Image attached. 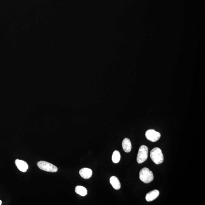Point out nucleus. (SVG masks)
I'll return each mask as SVG.
<instances>
[{
    "mask_svg": "<svg viewBox=\"0 0 205 205\" xmlns=\"http://www.w3.org/2000/svg\"><path fill=\"white\" fill-rule=\"evenodd\" d=\"M121 154L119 151L115 150L113 153L112 160L114 164H117L121 160Z\"/></svg>",
    "mask_w": 205,
    "mask_h": 205,
    "instance_id": "nucleus-12",
    "label": "nucleus"
},
{
    "mask_svg": "<svg viewBox=\"0 0 205 205\" xmlns=\"http://www.w3.org/2000/svg\"><path fill=\"white\" fill-rule=\"evenodd\" d=\"M110 182L114 189L116 190H118L121 189V183L116 177H111L110 178Z\"/></svg>",
    "mask_w": 205,
    "mask_h": 205,
    "instance_id": "nucleus-10",
    "label": "nucleus"
},
{
    "mask_svg": "<svg viewBox=\"0 0 205 205\" xmlns=\"http://www.w3.org/2000/svg\"><path fill=\"white\" fill-rule=\"evenodd\" d=\"M148 156V148L145 145H142L139 149L137 157V161L138 164H141L147 160Z\"/></svg>",
    "mask_w": 205,
    "mask_h": 205,
    "instance_id": "nucleus-3",
    "label": "nucleus"
},
{
    "mask_svg": "<svg viewBox=\"0 0 205 205\" xmlns=\"http://www.w3.org/2000/svg\"><path fill=\"white\" fill-rule=\"evenodd\" d=\"M15 164L19 171L22 172H26L29 168L27 163L23 160L17 159L15 160Z\"/></svg>",
    "mask_w": 205,
    "mask_h": 205,
    "instance_id": "nucleus-6",
    "label": "nucleus"
},
{
    "mask_svg": "<svg viewBox=\"0 0 205 205\" xmlns=\"http://www.w3.org/2000/svg\"><path fill=\"white\" fill-rule=\"evenodd\" d=\"M150 158L156 164H159L164 161V157L161 150L158 147L154 148L150 151Z\"/></svg>",
    "mask_w": 205,
    "mask_h": 205,
    "instance_id": "nucleus-2",
    "label": "nucleus"
},
{
    "mask_svg": "<svg viewBox=\"0 0 205 205\" xmlns=\"http://www.w3.org/2000/svg\"><path fill=\"white\" fill-rule=\"evenodd\" d=\"M75 192L78 194L82 196H84L87 195V189L84 187L81 186H78L75 189Z\"/></svg>",
    "mask_w": 205,
    "mask_h": 205,
    "instance_id": "nucleus-11",
    "label": "nucleus"
},
{
    "mask_svg": "<svg viewBox=\"0 0 205 205\" xmlns=\"http://www.w3.org/2000/svg\"><path fill=\"white\" fill-rule=\"evenodd\" d=\"M2 201L0 200V205H2Z\"/></svg>",
    "mask_w": 205,
    "mask_h": 205,
    "instance_id": "nucleus-13",
    "label": "nucleus"
},
{
    "mask_svg": "<svg viewBox=\"0 0 205 205\" xmlns=\"http://www.w3.org/2000/svg\"><path fill=\"white\" fill-rule=\"evenodd\" d=\"M38 168L43 171L51 172H56L58 168L56 166L48 162L40 161L37 163Z\"/></svg>",
    "mask_w": 205,
    "mask_h": 205,
    "instance_id": "nucleus-4",
    "label": "nucleus"
},
{
    "mask_svg": "<svg viewBox=\"0 0 205 205\" xmlns=\"http://www.w3.org/2000/svg\"><path fill=\"white\" fill-rule=\"evenodd\" d=\"M123 149L125 152L129 153L132 150V144L129 139L125 138L123 141L122 143Z\"/></svg>",
    "mask_w": 205,
    "mask_h": 205,
    "instance_id": "nucleus-9",
    "label": "nucleus"
},
{
    "mask_svg": "<svg viewBox=\"0 0 205 205\" xmlns=\"http://www.w3.org/2000/svg\"><path fill=\"white\" fill-rule=\"evenodd\" d=\"M79 173L82 178L87 179L91 178L93 175V171L88 168H83L79 171Z\"/></svg>",
    "mask_w": 205,
    "mask_h": 205,
    "instance_id": "nucleus-7",
    "label": "nucleus"
},
{
    "mask_svg": "<svg viewBox=\"0 0 205 205\" xmlns=\"http://www.w3.org/2000/svg\"><path fill=\"white\" fill-rule=\"evenodd\" d=\"M159 192L157 189L151 191L147 194L146 196V199L147 202H151L155 200L159 195Z\"/></svg>",
    "mask_w": 205,
    "mask_h": 205,
    "instance_id": "nucleus-8",
    "label": "nucleus"
},
{
    "mask_svg": "<svg viewBox=\"0 0 205 205\" xmlns=\"http://www.w3.org/2000/svg\"><path fill=\"white\" fill-rule=\"evenodd\" d=\"M139 177L141 180L146 184L151 182L154 178L152 172L147 168H143L141 170Z\"/></svg>",
    "mask_w": 205,
    "mask_h": 205,
    "instance_id": "nucleus-1",
    "label": "nucleus"
},
{
    "mask_svg": "<svg viewBox=\"0 0 205 205\" xmlns=\"http://www.w3.org/2000/svg\"><path fill=\"white\" fill-rule=\"evenodd\" d=\"M146 137L147 139L152 142H155L158 141L161 137L159 132L153 129L148 130L146 133Z\"/></svg>",
    "mask_w": 205,
    "mask_h": 205,
    "instance_id": "nucleus-5",
    "label": "nucleus"
}]
</instances>
